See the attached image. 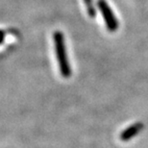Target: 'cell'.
Returning <instances> with one entry per match:
<instances>
[{"instance_id":"5b68a950","label":"cell","mask_w":148,"mask_h":148,"mask_svg":"<svg viewBox=\"0 0 148 148\" xmlns=\"http://www.w3.org/2000/svg\"><path fill=\"white\" fill-rule=\"evenodd\" d=\"M4 38H5V34H4V32L0 30V43H1L3 40H4Z\"/></svg>"},{"instance_id":"6da1fadb","label":"cell","mask_w":148,"mask_h":148,"mask_svg":"<svg viewBox=\"0 0 148 148\" xmlns=\"http://www.w3.org/2000/svg\"><path fill=\"white\" fill-rule=\"evenodd\" d=\"M53 38H54L56 57H57L60 72L63 77L69 78L71 75V69H70L69 61L67 59L64 35L60 31H56L53 35Z\"/></svg>"},{"instance_id":"7a4b0ae2","label":"cell","mask_w":148,"mask_h":148,"mask_svg":"<svg viewBox=\"0 0 148 148\" xmlns=\"http://www.w3.org/2000/svg\"><path fill=\"white\" fill-rule=\"evenodd\" d=\"M97 5L99 7V10L101 12V14L103 16V19L106 23V27L109 31L114 32L118 28V20L114 14V12L109 6V4L105 0H98Z\"/></svg>"},{"instance_id":"277c9868","label":"cell","mask_w":148,"mask_h":148,"mask_svg":"<svg viewBox=\"0 0 148 148\" xmlns=\"http://www.w3.org/2000/svg\"><path fill=\"white\" fill-rule=\"evenodd\" d=\"M85 3H86V6H87V9H88V16L93 17L95 16V9L93 7L92 0H85Z\"/></svg>"},{"instance_id":"3957f363","label":"cell","mask_w":148,"mask_h":148,"mask_svg":"<svg viewBox=\"0 0 148 148\" xmlns=\"http://www.w3.org/2000/svg\"><path fill=\"white\" fill-rule=\"evenodd\" d=\"M144 128L143 124L141 122H137L133 125L129 126L128 128H126L123 132H121L119 136V138L121 141H129L132 140L133 138L136 137L140 133V131Z\"/></svg>"}]
</instances>
